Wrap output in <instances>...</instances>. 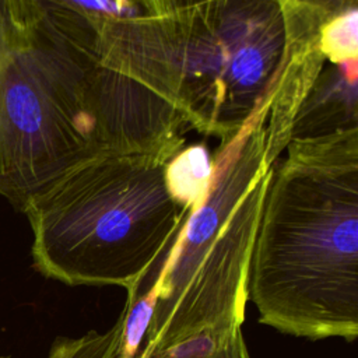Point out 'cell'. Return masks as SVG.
Here are the masks:
<instances>
[{"label":"cell","mask_w":358,"mask_h":358,"mask_svg":"<svg viewBox=\"0 0 358 358\" xmlns=\"http://www.w3.org/2000/svg\"><path fill=\"white\" fill-rule=\"evenodd\" d=\"M266 192L249 270L259 322L322 340L358 336V130L289 141Z\"/></svg>","instance_id":"obj_1"},{"label":"cell","mask_w":358,"mask_h":358,"mask_svg":"<svg viewBox=\"0 0 358 358\" xmlns=\"http://www.w3.org/2000/svg\"><path fill=\"white\" fill-rule=\"evenodd\" d=\"M301 27L281 0H214L171 17L105 20L95 48L186 126L225 141L274 91Z\"/></svg>","instance_id":"obj_2"},{"label":"cell","mask_w":358,"mask_h":358,"mask_svg":"<svg viewBox=\"0 0 358 358\" xmlns=\"http://www.w3.org/2000/svg\"><path fill=\"white\" fill-rule=\"evenodd\" d=\"M102 21L0 0V196L21 213L105 151L92 95Z\"/></svg>","instance_id":"obj_3"},{"label":"cell","mask_w":358,"mask_h":358,"mask_svg":"<svg viewBox=\"0 0 358 358\" xmlns=\"http://www.w3.org/2000/svg\"><path fill=\"white\" fill-rule=\"evenodd\" d=\"M176 151L98 152L35 196L22 213L36 270L67 285L124 287L133 303L189 214L164 179Z\"/></svg>","instance_id":"obj_4"},{"label":"cell","mask_w":358,"mask_h":358,"mask_svg":"<svg viewBox=\"0 0 358 358\" xmlns=\"http://www.w3.org/2000/svg\"><path fill=\"white\" fill-rule=\"evenodd\" d=\"M271 95L214 158V179L189 211L158 268L143 285L157 288L145 333L148 350L166 347L211 326H242L249 270L275 159L267 144ZM137 295V296H138Z\"/></svg>","instance_id":"obj_5"},{"label":"cell","mask_w":358,"mask_h":358,"mask_svg":"<svg viewBox=\"0 0 358 358\" xmlns=\"http://www.w3.org/2000/svg\"><path fill=\"white\" fill-rule=\"evenodd\" d=\"M357 80L358 60L340 64L324 60L298 108L289 141L357 130Z\"/></svg>","instance_id":"obj_6"},{"label":"cell","mask_w":358,"mask_h":358,"mask_svg":"<svg viewBox=\"0 0 358 358\" xmlns=\"http://www.w3.org/2000/svg\"><path fill=\"white\" fill-rule=\"evenodd\" d=\"M214 157L204 144L183 145L165 164L164 179L172 199L187 211L206 199L214 179Z\"/></svg>","instance_id":"obj_7"},{"label":"cell","mask_w":358,"mask_h":358,"mask_svg":"<svg viewBox=\"0 0 358 358\" xmlns=\"http://www.w3.org/2000/svg\"><path fill=\"white\" fill-rule=\"evenodd\" d=\"M143 358H250L242 326H211L166 347L148 350L141 345Z\"/></svg>","instance_id":"obj_8"},{"label":"cell","mask_w":358,"mask_h":358,"mask_svg":"<svg viewBox=\"0 0 358 358\" xmlns=\"http://www.w3.org/2000/svg\"><path fill=\"white\" fill-rule=\"evenodd\" d=\"M124 319L126 303L108 330H91L78 337H60L53 343L48 358H117Z\"/></svg>","instance_id":"obj_9"},{"label":"cell","mask_w":358,"mask_h":358,"mask_svg":"<svg viewBox=\"0 0 358 358\" xmlns=\"http://www.w3.org/2000/svg\"><path fill=\"white\" fill-rule=\"evenodd\" d=\"M319 50L333 64L358 60V13L347 8L326 20L319 31Z\"/></svg>","instance_id":"obj_10"},{"label":"cell","mask_w":358,"mask_h":358,"mask_svg":"<svg viewBox=\"0 0 358 358\" xmlns=\"http://www.w3.org/2000/svg\"><path fill=\"white\" fill-rule=\"evenodd\" d=\"M43 8L73 11L92 20H129L140 17V11L126 0H28Z\"/></svg>","instance_id":"obj_11"},{"label":"cell","mask_w":358,"mask_h":358,"mask_svg":"<svg viewBox=\"0 0 358 358\" xmlns=\"http://www.w3.org/2000/svg\"><path fill=\"white\" fill-rule=\"evenodd\" d=\"M144 17H171L192 11L214 0H127Z\"/></svg>","instance_id":"obj_12"},{"label":"cell","mask_w":358,"mask_h":358,"mask_svg":"<svg viewBox=\"0 0 358 358\" xmlns=\"http://www.w3.org/2000/svg\"><path fill=\"white\" fill-rule=\"evenodd\" d=\"M281 1L287 6L306 10L317 15H322L324 18H330L347 8L357 7V0H281Z\"/></svg>","instance_id":"obj_13"},{"label":"cell","mask_w":358,"mask_h":358,"mask_svg":"<svg viewBox=\"0 0 358 358\" xmlns=\"http://www.w3.org/2000/svg\"><path fill=\"white\" fill-rule=\"evenodd\" d=\"M137 358H143V357H141V352H138V355H137Z\"/></svg>","instance_id":"obj_14"},{"label":"cell","mask_w":358,"mask_h":358,"mask_svg":"<svg viewBox=\"0 0 358 358\" xmlns=\"http://www.w3.org/2000/svg\"><path fill=\"white\" fill-rule=\"evenodd\" d=\"M0 358H6V357H0Z\"/></svg>","instance_id":"obj_15"},{"label":"cell","mask_w":358,"mask_h":358,"mask_svg":"<svg viewBox=\"0 0 358 358\" xmlns=\"http://www.w3.org/2000/svg\"><path fill=\"white\" fill-rule=\"evenodd\" d=\"M126 1H127V0H126Z\"/></svg>","instance_id":"obj_16"}]
</instances>
